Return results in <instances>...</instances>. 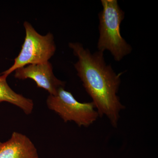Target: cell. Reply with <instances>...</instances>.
<instances>
[{"mask_svg": "<svg viewBox=\"0 0 158 158\" xmlns=\"http://www.w3.org/2000/svg\"><path fill=\"white\" fill-rule=\"evenodd\" d=\"M69 46L77 57L75 68L99 116H106L117 127L119 113L124 109L117 94L122 73L116 74L106 64L102 52L92 54L79 43H69Z\"/></svg>", "mask_w": 158, "mask_h": 158, "instance_id": "1", "label": "cell"}, {"mask_svg": "<svg viewBox=\"0 0 158 158\" xmlns=\"http://www.w3.org/2000/svg\"><path fill=\"white\" fill-rule=\"evenodd\" d=\"M102 10L99 14L98 51H110L116 61L131 52L132 48L121 36L120 26L124 12L116 0H102Z\"/></svg>", "mask_w": 158, "mask_h": 158, "instance_id": "2", "label": "cell"}, {"mask_svg": "<svg viewBox=\"0 0 158 158\" xmlns=\"http://www.w3.org/2000/svg\"><path fill=\"white\" fill-rule=\"evenodd\" d=\"M26 36L21 50L14 59V64L2 74L9 76L18 69L30 64H38L49 61L56 51L53 35L51 33L40 35L30 23L24 22Z\"/></svg>", "mask_w": 158, "mask_h": 158, "instance_id": "3", "label": "cell"}, {"mask_svg": "<svg viewBox=\"0 0 158 158\" xmlns=\"http://www.w3.org/2000/svg\"><path fill=\"white\" fill-rule=\"evenodd\" d=\"M46 103L64 122L73 121L79 127H88L100 116L92 102H80L64 87L59 88L55 95L49 94Z\"/></svg>", "mask_w": 158, "mask_h": 158, "instance_id": "4", "label": "cell"}, {"mask_svg": "<svg viewBox=\"0 0 158 158\" xmlns=\"http://www.w3.org/2000/svg\"><path fill=\"white\" fill-rule=\"evenodd\" d=\"M15 71V78L21 80L31 79L36 83L38 88H43L51 95H55L59 88L65 87V82L55 77L52 65L49 61L30 64Z\"/></svg>", "mask_w": 158, "mask_h": 158, "instance_id": "5", "label": "cell"}, {"mask_svg": "<svg viewBox=\"0 0 158 158\" xmlns=\"http://www.w3.org/2000/svg\"><path fill=\"white\" fill-rule=\"evenodd\" d=\"M0 158H39V156L28 137L14 132L8 141L0 142Z\"/></svg>", "mask_w": 158, "mask_h": 158, "instance_id": "6", "label": "cell"}, {"mask_svg": "<svg viewBox=\"0 0 158 158\" xmlns=\"http://www.w3.org/2000/svg\"><path fill=\"white\" fill-rule=\"evenodd\" d=\"M7 76H0V103L7 102L20 108L26 115H30L34 109L33 100L15 92L8 85Z\"/></svg>", "mask_w": 158, "mask_h": 158, "instance_id": "7", "label": "cell"}]
</instances>
